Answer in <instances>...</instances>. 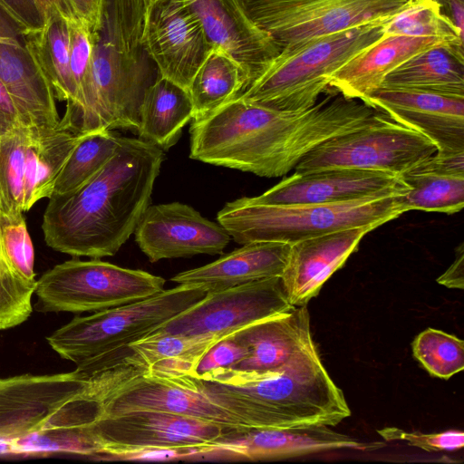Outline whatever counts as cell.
Masks as SVG:
<instances>
[{
    "instance_id": "cell-1",
    "label": "cell",
    "mask_w": 464,
    "mask_h": 464,
    "mask_svg": "<svg viewBox=\"0 0 464 464\" xmlns=\"http://www.w3.org/2000/svg\"><path fill=\"white\" fill-rule=\"evenodd\" d=\"M376 112L335 91L301 111L276 110L236 97L193 121L189 157L260 177H281L314 148L362 126Z\"/></svg>"
},
{
    "instance_id": "cell-2",
    "label": "cell",
    "mask_w": 464,
    "mask_h": 464,
    "mask_svg": "<svg viewBox=\"0 0 464 464\" xmlns=\"http://www.w3.org/2000/svg\"><path fill=\"white\" fill-rule=\"evenodd\" d=\"M163 160L159 147L121 136L112 157L91 179L49 198L42 224L46 245L72 256H114L150 206Z\"/></svg>"
},
{
    "instance_id": "cell-3",
    "label": "cell",
    "mask_w": 464,
    "mask_h": 464,
    "mask_svg": "<svg viewBox=\"0 0 464 464\" xmlns=\"http://www.w3.org/2000/svg\"><path fill=\"white\" fill-rule=\"evenodd\" d=\"M102 414L91 380L76 369L0 378V453H75Z\"/></svg>"
},
{
    "instance_id": "cell-4",
    "label": "cell",
    "mask_w": 464,
    "mask_h": 464,
    "mask_svg": "<svg viewBox=\"0 0 464 464\" xmlns=\"http://www.w3.org/2000/svg\"><path fill=\"white\" fill-rule=\"evenodd\" d=\"M216 403L250 429L324 425L334 427L351 415L343 391L334 382L314 351L273 377L240 384L196 378Z\"/></svg>"
},
{
    "instance_id": "cell-5",
    "label": "cell",
    "mask_w": 464,
    "mask_h": 464,
    "mask_svg": "<svg viewBox=\"0 0 464 464\" xmlns=\"http://www.w3.org/2000/svg\"><path fill=\"white\" fill-rule=\"evenodd\" d=\"M408 189L320 204L261 205L243 197L227 202L217 219L241 245L255 241L293 244L351 227L375 229L406 212L402 196Z\"/></svg>"
},
{
    "instance_id": "cell-6",
    "label": "cell",
    "mask_w": 464,
    "mask_h": 464,
    "mask_svg": "<svg viewBox=\"0 0 464 464\" xmlns=\"http://www.w3.org/2000/svg\"><path fill=\"white\" fill-rule=\"evenodd\" d=\"M390 18L321 36L280 53L237 97L280 111L312 107L329 88L337 70L383 36Z\"/></svg>"
},
{
    "instance_id": "cell-7",
    "label": "cell",
    "mask_w": 464,
    "mask_h": 464,
    "mask_svg": "<svg viewBox=\"0 0 464 464\" xmlns=\"http://www.w3.org/2000/svg\"><path fill=\"white\" fill-rule=\"evenodd\" d=\"M206 293L199 286L179 285L142 300L76 316L46 340L61 358L77 365L150 334Z\"/></svg>"
},
{
    "instance_id": "cell-8",
    "label": "cell",
    "mask_w": 464,
    "mask_h": 464,
    "mask_svg": "<svg viewBox=\"0 0 464 464\" xmlns=\"http://www.w3.org/2000/svg\"><path fill=\"white\" fill-rule=\"evenodd\" d=\"M82 133L74 111L54 126L20 125L0 136V201L29 210L53 193L54 182Z\"/></svg>"
},
{
    "instance_id": "cell-9",
    "label": "cell",
    "mask_w": 464,
    "mask_h": 464,
    "mask_svg": "<svg viewBox=\"0 0 464 464\" xmlns=\"http://www.w3.org/2000/svg\"><path fill=\"white\" fill-rule=\"evenodd\" d=\"M92 34L95 131L117 129L138 133L147 89L160 76L143 46L128 48L117 30L109 0L101 26Z\"/></svg>"
},
{
    "instance_id": "cell-10",
    "label": "cell",
    "mask_w": 464,
    "mask_h": 464,
    "mask_svg": "<svg viewBox=\"0 0 464 464\" xmlns=\"http://www.w3.org/2000/svg\"><path fill=\"white\" fill-rule=\"evenodd\" d=\"M165 279L140 269L104 262L71 259L38 280L35 308L43 313H82L133 303L164 290Z\"/></svg>"
},
{
    "instance_id": "cell-11",
    "label": "cell",
    "mask_w": 464,
    "mask_h": 464,
    "mask_svg": "<svg viewBox=\"0 0 464 464\" xmlns=\"http://www.w3.org/2000/svg\"><path fill=\"white\" fill-rule=\"evenodd\" d=\"M409 0H239L280 53L315 38L392 17Z\"/></svg>"
},
{
    "instance_id": "cell-12",
    "label": "cell",
    "mask_w": 464,
    "mask_h": 464,
    "mask_svg": "<svg viewBox=\"0 0 464 464\" xmlns=\"http://www.w3.org/2000/svg\"><path fill=\"white\" fill-rule=\"evenodd\" d=\"M420 132L381 111L362 126L333 137L310 151L297 172L330 168L376 170L401 176L437 152Z\"/></svg>"
},
{
    "instance_id": "cell-13",
    "label": "cell",
    "mask_w": 464,
    "mask_h": 464,
    "mask_svg": "<svg viewBox=\"0 0 464 464\" xmlns=\"http://www.w3.org/2000/svg\"><path fill=\"white\" fill-rule=\"evenodd\" d=\"M91 430L102 445L100 457L166 450L187 452L190 459L223 438L241 432L215 422L158 411L102 415Z\"/></svg>"
},
{
    "instance_id": "cell-14",
    "label": "cell",
    "mask_w": 464,
    "mask_h": 464,
    "mask_svg": "<svg viewBox=\"0 0 464 464\" xmlns=\"http://www.w3.org/2000/svg\"><path fill=\"white\" fill-rule=\"evenodd\" d=\"M280 276L207 292L196 304L154 332L182 335H229L291 309Z\"/></svg>"
},
{
    "instance_id": "cell-15",
    "label": "cell",
    "mask_w": 464,
    "mask_h": 464,
    "mask_svg": "<svg viewBox=\"0 0 464 464\" xmlns=\"http://www.w3.org/2000/svg\"><path fill=\"white\" fill-rule=\"evenodd\" d=\"M232 336L246 349V358L228 370L198 379L225 384L260 381L281 373L296 359L317 350L306 305L254 323Z\"/></svg>"
},
{
    "instance_id": "cell-16",
    "label": "cell",
    "mask_w": 464,
    "mask_h": 464,
    "mask_svg": "<svg viewBox=\"0 0 464 464\" xmlns=\"http://www.w3.org/2000/svg\"><path fill=\"white\" fill-rule=\"evenodd\" d=\"M141 45L160 75L186 90L214 49L185 0H157L149 7Z\"/></svg>"
},
{
    "instance_id": "cell-17",
    "label": "cell",
    "mask_w": 464,
    "mask_h": 464,
    "mask_svg": "<svg viewBox=\"0 0 464 464\" xmlns=\"http://www.w3.org/2000/svg\"><path fill=\"white\" fill-rule=\"evenodd\" d=\"M102 415L158 411L215 422L238 431L250 429L240 418L213 401L194 376H138L101 397Z\"/></svg>"
},
{
    "instance_id": "cell-18",
    "label": "cell",
    "mask_w": 464,
    "mask_h": 464,
    "mask_svg": "<svg viewBox=\"0 0 464 464\" xmlns=\"http://www.w3.org/2000/svg\"><path fill=\"white\" fill-rule=\"evenodd\" d=\"M134 236L151 263L199 254H222L230 241V235L219 223L205 218L180 202L150 205Z\"/></svg>"
},
{
    "instance_id": "cell-19",
    "label": "cell",
    "mask_w": 464,
    "mask_h": 464,
    "mask_svg": "<svg viewBox=\"0 0 464 464\" xmlns=\"http://www.w3.org/2000/svg\"><path fill=\"white\" fill-rule=\"evenodd\" d=\"M383 446L382 442L361 441L324 425L253 429L223 438L206 449L198 459L267 460L341 449L365 451Z\"/></svg>"
},
{
    "instance_id": "cell-20",
    "label": "cell",
    "mask_w": 464,
    "mask_h": 464,
    "mask_svg": "<svg viewBox=\"0 0 464 464\" xmlns=\"http://www.w3.org/2000/svg\"><path fill=\"white\" fill-rule=\"evenodd\" d=\"M0 81L26 124L54 126L60 121L53 88L33 52L28 33L1 6Z\"/></svg>"
},
{
    "instance_id": "cell-21",
    "label": "cell",
    "mask_w": 464,
    "mask_h": 464,
    "mask_svg": "<svg viewBox=\"0 0 464 464\" xmlns=\"http://www.w3.org/2000/svg\"><path fill=\"white\" fill-rule=\"evenodd\" d=\"M409 188L400 176L376 170L330 168L295 171L256 197L253 204L289 205L334 203Z\"/></svg>"
},
{
    "instance_id": "cell-22",
    "label": "cell",
    "mask_w": 464,
    "mask_h": 464,
    "mask_svg": "<svg viewBox=\"0 0 464 464\" xmlns=\"http://www.w3.org/2000/svg\"><path fill=\"white\" fill-rule=\"evenodd\" d=\"M366 104L429 138L437 152L464 151V97L382 86Z\"/></svg>"
},
{
    "instance_id": "cell-23",
    "label": "cell",
    "mask_w": 464,
    "mask_h": 464,
    "mask_svg": "<svg viewBox=\"0 0 464 464\" xmlns=\"http://www.w3.org/2000/svg\"><path fill=\"white\" fill-rule=\"evenodd\" d=\"M185 1L214 49L227 53L242 67L247 87L280 53L268 34L250 19L239 0Z\"/></svg>"
},
{
    "instance_id": "cell-24",
    "label": "cell",
    "mask_w": 464,
    "mask_h": 464,
    "mask_svg": "<svg viewBox=\"0 0 464 464\" xmlns=\"http://www.w3.org/2000/svg\"><path fill=\"white\" fill-rule=\"evenodd\" d=\"M372 230L373 228L370 227H351L291 244L281 276L289 304L292 306L306 305Z\"/></svg>"
},
{
    "instance_id": "cell-25",
    "label": "cell",
    "mask_w": 464,
    "mask_h": 464,
    "mask_svg": "<svg viewBox=\"0 0 464 464\" xmlns=\"http://www.w3.org/2000/svg\"><path fill=\"white\" fill-rule=\"evenodd\" d=\"M444 44L456 45L431 37L383 35L337 70L330 78L329 88L366 103L392 70L420 52Z\"/></svg>"
},
{
    "instance_id": "cell-26",
    "label": "cell",
    "mask_w": 464,
    "mask_h": 464,
    "mask_svg": "<svg viewBox=\"0 0 464 464\" xmlns=\"http://www.w3.org/2000/svg\"><path fill=\"white\" fill-rule=\"evenodd\" d=\"M290 246L291 244L273 241L246 243L212 263L177 274L171 281L211 292L264 278L281 277Z\"/></svg>"
},
{
    "instance_id": "cell-27",
    "label": "cell",
    "mask_w": 464,
    "mask_h": 464,
    "mask_svg": "<svg viewBox=\"0 0 464 464\" xmlns=\"http://www.w3.org/2000/svg\"><path fill=\"white\" fill-rule=\"evenodd\" d=\"M400 177L409 188L402 196L406 212L454 214L464 207V151L436 152Z\"/></svg>"
},
{
    "instance_id": "cell-28",
    "label": "cell",
    "mask_w": 464,
    "mask_h": 464,
    "mask_svg": "<svg viewBox=\"0 0 464 464\" xmlns=\"http://www.w3.org/2000/svg\"><path fill=\"white\" fill-rule=\"evenodd\" d=\"M382 86L464 97V48L444 44L420 52L392 70Z\"/></svg>"
},
{
    "instance_id": "cell-29",
    "label": "cell",
    "mask_w": 464,
    "mask_h": 464,
    "mask_svg": "<svg viewBox=\"0 0 464 464\" xmlns=\"http://www.w3.org/2000/svg\"><path fill=\"white\" fill-rule=\"evenodd\" d=\"M192 119L193 105L188 91L160 75L143 98L139 139L168 150Z\"/></svg>"
},
{
    "instance_id": "cell-30",
    "label": "cell",
    "mask_w": 464,
    "mask_h": 464,
    "mask_svg": "<svg viewBox=\"0 0 464 464\" xmlns=\"http://www.w3.org/2000/svg\"><path fill=\"white\" fill-rule=\"evenodd\" d=\"M247 87L246 75L227 53L213 49L194 75L188 89L193 121L207 117L237 97Z\"/></svg>"
},
{
    "instance_id": "cell-31",
    "label": "cell",
    "mask_w": 464,
    "mask_h": 464,
    "mask_svg": "<svg viewBox=\"0 0 464 464\" xmlns=\"http://www.w3.org/2000/svg\"><path fill=\"white\" fill-rule=\"evenodd\" d=\"M33 52L55 98L77 107V91L70 69V21L59 14L47 16L44 28L28 33Z\"/></svg>"
},
{
    "instance_id": "cell-32",
    "label": "cell",
    "mask_w": 464,
    "mask_h": 464,
    "mask_svg": "<svg viewBox=\"0 0 464 464\" xmlns=\"http://www.w3.org/2000/svg\"><path fill=\"white\" fill-rule=\"evenodd\" d=\"M120 140L113 130L84 133L56 177L52 195L73 191L91 179L112 157Z\"/></svg>"
},
{
    "instance_id": "cell-33",
    "label": "cell",
    "mask_w": 464,
    "mask_h": 464,
    "mask_svg": "<svg viewBox=\"0 0 464 464\" xmlns=\"http://www.w3.org/2000/svg\"><path fill=\"white\" fill-rule=\"evenodd\" d=\"M431 37L464 47V35L445 18L434 0H409L384 25L383 35Z\"/></svg>"
},
{
    "instance_id": "cell-34",
    "label": "cell",
    "mask_w": 464,
    "mask_h": 464,
    "mask_svg": "<svg viewBox=\"0 0 464 464\" xmlns=\"http://www.w3.org/2000/svg\"><path fill=\"white\" fill-rule=\"evenodd\" d=\"M413 356L433 377L448 380L464 368L463 340L441 330L427 328L411 343Z\"/></svg>"
},
{
    "instance_id": "cell-35",
    "label": "cell",
    "mask_w": 464,
    "mask_h": 464,
    "mask_svg": "<svg viewBox=\"0 0 464 464\" xmlns=\"http://www.w3.org/2000/svg\"><path fill=\"white\" fill-rule=\"evenodd\" d=\"M35 288L36 279L21 276L0 249V330L15 327L30 317Z\"/></svg>"
},
{
    "instance_id": "cell-36",
    "label": "cell",
    "mask_w": 464,
    "mask_h": 464,
    "mask_svg": "<svg viewBox=\"0 0 464 464\" xmlns=\"http://www.w3.org/2000/svg\"><path fill=\"white\" fill-rule=\"evenodd\" d=\"M0 249L24 277L34 280V251L23 212L0 201Z\"/></svg>"
},
{
    "instance_id": "cell-37",
    "label": "cell",
    "mask_w": 464,
    "mask_h": 464,
    "mask_svg": "<svg viewBox=\"0 0 464 464\" xmlns=\"http://www.w3.org/2000/svg\"><path fill=\"white\" fill-rule=\"evenodd\" d=\"M117 30L128 48L141 46L148 13L147 0H109Z\"/></svg>"
},
{
    "instance_id": "cell-38",
    "label": "cell",
    "mask_w": 464,
    "mask_h": 464,
    "mask_svg": "<svg viewBox=\"0 0 464 464\" xmlns=\"http://www.w3.org/2000/svg\"><path fill=\"white\" fill-rule=\"evenodd\" d=\"M378 433L387 441L403 440L429 452L458 450L464 445V433L461 430L422 433L388 427L379 430Z\"/></svg>"
},
{
    "instance_id": "cell-39",
    "label": "cell",
    "mask_w": 464,
    "mask_h": 464,
    "mask_svg": "<svg viewBox=\"0 0 464 464\" xmlns=\"http://www.w3.org/2000/svg\"><path fill=\"white\" fill-rule=\"evenodd\" d=\"M247 355L246 349L232 334L213 344L198 362L195 376L201 378L216 372L228 370Z\"/></svg>"
},
{
    "instance_id": "cell-40",
    "label": "cell",
    "mask_w": 464,
    "mask_h": 464,
    "mask_svg": "<svg viewBox=\"0 0 464 464\" xmlns=\"http://www.w3.org/2000/svg\"><path fill=\"white\" fill-rule=\"evenodd\" d=\"M0 6L27 33L41 31L46 16L36 0H0Z\"/></svg>"
},
{
    "instance_id": "cell-41",
    "label": "cell",
    "mask_w": 464,
    "mask_h": 464,
    "mask_svg": "<svg viewBox=\"0 0 464 464\" xmlns=\"http://www.w3.org/2000/svg\"><path fill=\"white\" fill-rule=\"evenodd\" d=\"M75 16L87 25L92 33L102 24L104 0H67Z\"/></svg>"
},
{
    "instance_id": "cell-42",
    "label": "cell",
    "mask_w": 464,
    "mask_h": 464,
    "mask_svg": "<svg viewBox=\"0 0 464 464\" xmlns=\"http://www.w3.org/2000/svg\"><path fill=\"white\" fill-rule=\"evenodd\" d=\"M20 125H28L24 122L14 102L0 81V136Z\"/></svg>"
},
{
    "instance_id": "cell-43",
    "label": "cell",
    "mask_w": 464,
    "mask_h": 464,
    "mask_svg": "<svg viewBox=\"0 0 464 464\" xmlns=\"http://www.w3.org/2000/svg\"><path fill=\"white\" fill-rule=\"evenodd\" d=\"M440 285L449 288H464V244L460 243L456 249V256L449 268L438 277Z\"/></svg>"
},
{
    "instance_id": "cell-44",
    "label": "cell",
    "mask_w": 464,
    "mask_h": 464,
    "mask_svg": "<svg viewBox=\"0 0 464 464\" xmlns=\"http://www.w3.org/2000/svg\"><path fill=\"white\" fill-rule=\"evenodd\" d=\"M441 14L464 35V0H434Z\"/></svg>"
},
{
    "instance_id": "cell-45",
    "label": "cell",
    "mask_w": 464,
    "mask_h": 464,
    "mask_svg": "<svg viewBox=\"0 0 464 464\" xmlns=\"http://www.w3.org/2000/svg\"><path fill=\"white\" fill-rule=\"evenodd\" d=\"M46 18L52 14H59L68 21L78 19L67 0H36Z\"/></svg>"
},
{
    "instance_id": "cell-46",
    "label": "cell",
    "mask_w": 464,
    "mask_h": 464,
    "mask_svg": "<svg viewBox=\"0 0 464 464\" xmlns=\"http://www.w3.org/2000/svg\"><path fill=\"white\" fill-rule=\"evenodd\" d=\"M157 0H147V3H148V9L149 7L153 4L155 3Z\"/></svg>"
}]
</instances>
